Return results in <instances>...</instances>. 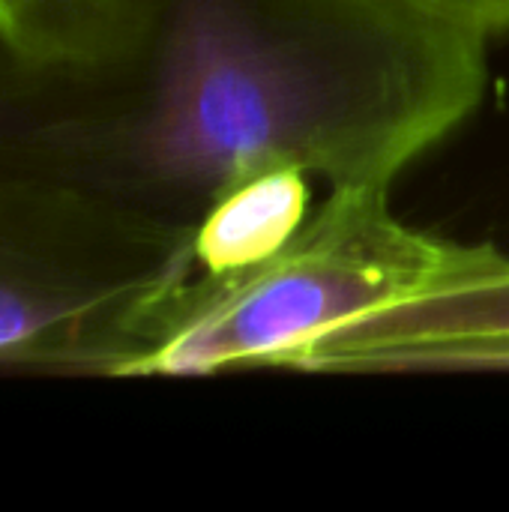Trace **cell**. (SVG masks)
Masks as SVG:
<instances>
[{
    "instance_id": "1",
    "label": "cell",
    "mask_w": 509,
    "mask_h": 512,
    "mask_svg": "<svg viewBox=\"0 0 509 512\" xmlns=\"http://www.w3.org/2000/svg\"><path fill=\"white\" fill-rule=\"evenodd\" d=\"M483 93L486 42L393 0H108L93 60L0 54V171L195 240L267 168L390 189Z\"/></svg>"
},
{
    "instance_id": "2",
    "label": "cell",
    "mask_w": 509,
    "mask_h": 512,
    "mask_svg": "<svg viewBox=\"0 0 509 512\" xmlns=\"http://www.w3.org/2000/svg\"><path fill=\"white\" fill-rule=\"evenodd\" d=\"M387 192L333 186L267 261L192 273L168 294L132 375L297 369L327 336L432 285L462 243L396 219Z\"/></svg>"
},
{
    "instance_id": "3",
    "label": "cell",
    "mask_w": 509,
    "mask_h": 512,
    "mask_svg": "<svg viewBox=\"0 0 509 512\" xmlns=\"http://www.w3.org/2000/svg\"><path fill=\"white\" fill-rule=\"evenodd\" d=\"M192 240L81 189L0 171V369L132 375Z\"/></svg>"
},
{
    "instance_id": "4",
    "label": "cell",
    "mask_w": 509,
    "mask_h": 512,
    "mask_svg": "<svg viewBox=\"0 0 509 512\" xmlns=\"http://www.w3.org/2000/svg\"><path fill=\"white\" fill-rule=\"evenodd\" d=\"M509 369V258L459 246L414 297L318 342L297 372Z\"/></svg>"
},
{
    "instance_id": "5",
    "label": "cell",
    "mask_w": 509,
    "mask_h": 512,
    "mask_svg": "<svg viewBox=\"0 0 509 512\" xmlns=\"http://www.w3.org/2000/svg\"><path fill=\"white\" fill-rule=\"evenodd\" d=\"M309 174L294 165L267 168L231 186L201 219L192 258L195 273H234L276 255L309 219Z\"/></svg>"
},
{
    "instance_id": "6",
    "label": "cell",
    "mask_w": 509,
    "mask_h": 512,
    "mask_svg": "<svg viewBox=\"0 0 509 512\" xmlns=\"http://www.w3.org/2000/svg\"><path fill=\"white\" fill-rule=\"evenodd\" d=\"M108 33V0H0V54L21 66H78Z\"/></svg>"
},
{
    "instance_id": "7",
    "label": "cell",
    "mask_w": 509,
    "mask_h": 512,
    "mask_svg": "<svg viewBox=\"0 0 509 512\" xmlns=\"http://www.w3.org/2000/svg\"><path fill=\"white\" fill-rule=\"evenodd\" d=\"M402 9L423 15L450 30L489 39L509 33V0H393Z\"/></svg>"
}]
</instances>
